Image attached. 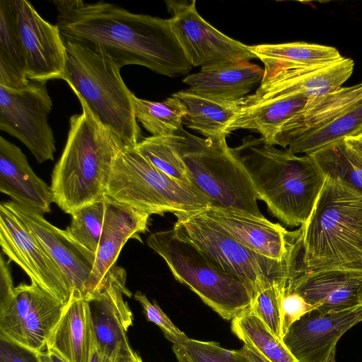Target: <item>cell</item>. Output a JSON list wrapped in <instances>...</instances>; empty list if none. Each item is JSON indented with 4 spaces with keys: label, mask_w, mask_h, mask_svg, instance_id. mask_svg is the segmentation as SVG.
Instances as JSON below:
<instances>
[{
    "label": "cell",
    "mask_w": 362,
    "mask_h": 362,
    "mask_svg": "<svg viewBox=\"0 0 362 362\" xmlns=\"http://www.w3.org/2000/svg\"><path fill=\"white\" fill-rule=\"evenodd\" d=\"M147 245L164 259L177 281L223 319L232 320L250 309L252 296L245 284L223 270L174 228L151 233Z\"/></svg>",
    "instance_id": "cell-7"
},
{
    "label": "cell",
    "mask_w": 362,
    "mask_h": 362,
    "mask_svg": "<svg viewBox=\"0 0 362 362\" xmlns=\"http://www.w3.org/2000/svg\"><path fill=\"white\" fill-rule=\"evenodd\" d=\"M344 141L362 160V132L346 137L344 139Z\"/></svg>",
    "instance_id": "cell-43"
},
{
    "label": "cell",
    "mask_w": 362,
    "mask_h": 362,
    "mask_svg": "<svg viewBox=\"0 0 362 362\" xmlns=\"http://www.w3.org/2000/svg\"><path fill=\"white\" fill-rule=\"evenodd\" d=\"M362 132V101L324 127L308 133L288 146L294 154H310L332 143Z\"/></svg>",
    "instance_id": "cell-31"
},
{
    "label": "cell",
    "mask_w": 362,
    "mask_h": 362,
    "mask_svg": "<svg viewBox=\"0 0 362 362\" xmlns=\"http://www.w3.org/2000/svg\"><path fill=\"white\" fill-rule=\"evenodd\" d=\"M0 191L13 202L41 214L51 211L49 187L30 167L25 155L14 144L0 136Z\"/></svg>",
    "instance_id": "cell-22"
},
{
    "label": "cell",
    "mask_w": 362,
    "mask_h": 362,
    "mask_svg": "<svg viewBox=\"0 0 362 362\" xmlns=\"http://www.w3.org/2000/svg\"><path fill=\"white\" fill-rule=\"evenodd\" d=\"M57 25L64 41L76 42L110 57L120 68L141 65L175 77L193 67L175 33L171 19L133 13L100 1H52Z\"/></svg>",
    "instance_id": "cell-1"
},
{
    "label": "cell",
    "mask_w": 362,
    "mask_h": 362,
    "mask_svg": "<svg viewBox=\"0 0 362 362\" xmlns=\"http://www.w3.org/2000/svg\"><path fill=\"white\" fill-rule=\"evenodd\" d=\"M177 233L236 277L254 296L274 281L288 279L297 266V257L279 262L262 256L222 232L197 212L175 213Z\"/></svg>",
    "instance_id": "cell-9"
},
{
    "label": "cell",
    "mask_w": 362,
    "mask_h": 362,
    "mask_svg": "<svg viewBox=\"0 0 362 362\" xmlns=\"http://www.w3.org/2000/svg\"><path fill=\"white\" fill-rule=\"evenodd\" d=\"M4 203L23 221L57 264L69 282L71 294L86 300L95 254L76 243L65 230L54 226L33 209L13 201Z\"/></svg>",
    "instance_id": "cell-16"
},
{
    "label": "cell",
    "mask_w": 362,
    "mask_h": 362,
    "mask_svg": "<svg viewBox=\"0 0 362 362\" xmlns=\"http://www.w3.org/2000/svg\"><path fill=\"white\" fill-rule=\"evenodd\" d=\"M0 362H42L39 352L0 337Z\"/></svg>",
    "instance_id": "cell-40"
},
{
    "label": "cell",
    "mask_w": 362,
    "mask_h": 362,
    "mask_svg": "<svg viewBox=\"0 0 362 362\" xmlns=\"http://www.w3.org/2000/svg\"><path fill=\"white\" fill-rule=\"evenodd\" d=\"M105 196L150 216L194 213L211 205L194 188L165 175L130 146L116 156Z\"/></svg>",
    "instance_id": "cell-8"
},
{
    "label": "cell",
    "mask_w": 362,
    "mask_h": 362,
    "mask_svg": "<svg viewBox=\"0 0 362 362\" xmlns=\"http://www.w3.org/2000/svg\"><path fill=\"white\" fill-rule=\"evenodd\" d=\"M308 98L294 94L262 100L245 106L228 125L226 132L251 129L259 132L264 141L274 146L283 127L305 107Z\"/></svg>",
    "instance_id": "cell-26"
},
{
    "label": "cell",
    "mask_w": 362,
    "mask_h": 362,
    "mask_svg": "<svg viewBox=\"0 0 362 362\" xmlns=\"http://www.w3.org/2000/svg\"><path fill=\"white\" fill-rule=\"evenodd\" d=\"M360 305L362 306V293L360 297Z\"/></svg>",
    "instance_id": "cell-48"
},
{
    "label": "cell",
    "mask_w": 362,
    "mask_h": 362,
    "mask_svg": "<svg viewBox=\"0 0 362 362\" xmlns=\"http://www.w3.org/2000/svg\"><path fill=\"white\" fill-rule=\"evenodd\" d=\"M109 357L100 352L95 346L93 350L88 362H115Z\"/></svg>",
    "instance_id": "cell-46"
},
{
    "label": "cell",
    "mask_w": 362,
    "mask_h": 362,
    "mask_svg": "<svg viewBox=\"0 0 362 362\" xmlns=\"http://www.w3.org/2000/svg\"><path fill=\"white\" fill-rule=\"evenodd\" d=\"M176 146L194 187L210 202L209 206L265 218L259 200L245 169L226 139L213 140L188 133H176Z\"/></svg>",
    "instance_id": "cell-6"
},
{
    "label": "cell",
    "mask_w": 362,
    "mask_h": 362,
    "mask_svg": "<svg viewBox=\"0 0 362 362\" xmlns=\"http://www.w3.org/2000/svg\"><path fill=\"white\" fill-rule=\"evenodd\" d=\"M64 306L37 284H21L9 297L0 300V337L43 351Z\"/></svg>",
    "instance_id": "cell-11"
},
{
    "label": "cell",
    "mask_w": 362,
    "mask_h": 362,
    "mask_svg": "<svg viewBox=\"0 0 362 362\" xmlns=\"http://www.w3.org/2000/svg\"><path fill=\"white\" fill-rule=\"evenodd\" d=\"M52 105L47 82L30 81L21 89L0 86V129L20 140L39 163L53 160L56 151L48 122Z\"/></svg>",
    "instance_id": "cell-10"
},
{
    "label": "cell",
    "mask_w": 362,
    "mask_h": 362,
    "mask_svg": "<svg viewBox=\"0 0 362 362\" xmlns=\"http://www.w3.org/2000/svg\"><path fill=\"white\" fill-rule=\"evenodd\" d=\"M115 362H143L140 356L134 350L120 354Z\"/></svg>",
    "instance_id": "cell-45"
},
{
    "label": "cell",
    "mask_w": 362,
    "mask_h": 362,
    "mask_svg": "<svg viewBox=\"0 0 362 362\" xmlns=\"http://www.w3.org/2000/svg\"><path fill=\"white\" fill-rule=\"evenodd\" d=\"M335 353H336V349L332 351L327 362H336L335 361Z\"/></svg>",
    "instance_id": "cell-47"
},
{
    "label": "cell",
    "mask_w": 362,
    "mask_h": 362,
    "mask_svg": "<svg viewBox=\"0 0 362 362\" xmlns=\"http://www.w3.org/2000/svg\"><path fill=\"white\" fill-rule=\"evenodd\" d=\"M0 245L8 262L17 264L32 283L65 305L72 289L67 279L23 221L0 204Z\"/></svg>",
    "instance_id": "cell-14"
},
{
    "label": "cell",
    "mask_w": 362,
    "mask_h": 362,
    "mask_svg": "<svg viewBox=\"0 0 362 362\" xmlns=\"http://www.w3.org/2000/svg\"><path fill=\"white\" fill-rule=\"evenodd\" d=\"M66 66L62 80L81 96L99 119L127 146L141 140L133 97L121 68L107 55L76 42L65 41Z\"/></svg>",
    "instance_id": "cell-5"
},
{
    "label": "cell",
    "mask_w": 362,
    "mask_h": 362,
    "mask_svg": "<svg viewBox=\"0 0 362 362\" xmlns=\"http://www.w3.org/2000/svg\"><path fill=\"white\" fill-rule=\"evenodd\" d=\"M125 283V270L116 267L104 290L88 300L95 346L115 361L120 354L133 350L127 336L133 315L123 298L131 297L132 293Z\"/></svg>",
    "instance_id": "cell-18"
},
{
    "label": "cell",
    "mask_w": 362,
    "mask_h": 362,
    "mask_svg": "<svg viewBox=\"0 0 362 362\" xmlns=\"http://www.w3.org/2000/svg\"><path fill=\"white\" fill-rule=\"evenodd\" d=\"M177 134L150 136L141 139L134 148L159 170L179 182L194 188L186 165L177 151Z\"/></svg>",
    "instance_id": "cell-34"
},
{
    "label": "cell",
    "mask_w": 362,
    "mask_h": 362,
    "mask_svg": "<svg viewBox=\"0 0 362 362\" xmlns=\"http://www.w3.org/2000/svg\"><path fill=\"white\" fill-rule=\"evenodd\" d=\"M250 310L264 322L274 335L282 340L279 300L274 281L256 293Z\"/></svg>",
    "instance_id": "cell-37"
},
{
    "label": "cell",
    "mask_w": 362,
    "mask_h": 362,
    "mask_svg": "<svg viewBox=\"0 0 362 362\" xmlns=\"http://www.w3.org/2000/svg\"><path fill=\"white\" fill-rule=\"evenodd\" d=\"M94 346L88 302L71 294L46 349L55 351L66 362H88Z\"/></svg>",
    "instance_id": "cell-25"
},
{
    "label": "cell",
    "mask_w": 362,
    "mask_h": 362,
    "mask_svg": "<svg viewBox=\"0 0 362 362\" xmlns=\"http://www.w3.org/2000/svg\"><path fill=\"white\" fill-rule=\"evenodd\" d=\"M14 286L8 265L3 252L0 255V300H3L9 297L13 292Z\"/></svg>",
    "instance_id": "cell-41"
},
{
    "label": "cell",
    "mask_w": 362,
    "mask_h": 362,
    "mask_svg": "<svg viewBox=\"0 0 362 362\" xmlns=\"http://www.w3.org/2000/svg\"><path fill=\"white\" fill-rule=\"evenodd\" d=\"M231 331L244 344L269 362H300L283 341L248 310L231 320Z\"/></svg>",
    "instance_id": "cell-30"
},
{
    "label": "cell",
    "mask_w": 362,
    "mask_h": 362,
    "mask_svg": "<svg viewBox=\"0 0 362 362\" xmlns=\"http://www.w3.org/2000/svg\"><path fill=\"white\" fill-rule=\"evenodd\" d=\"M233 353L246 362H269L258 352L243 344L238 350H232Z\"/></svg>",
    "instance_id": "cell-42"
},
{
    "label": "cell",
    "mask_w": 362,
    "mask_h": 362,
    "mask_svg": "<svg viewBox=\"0 0 362 362\" xmlns=\"http://www.w3.org/2000/svg\"><path fill=\"white\" fill-rule=\"evenodd\" d=\"M361 321V305L339 311L314 308L290 327L282 341L300 362H327L341 336Z\"/></svg>",
    "instance_id": "cell-17"
},
{
    "label": "cell",
    "mask_w": 362,
    "mask_h": 362,
    "mask_svg": "<svg viewBox=\"0 0 362 362\" xmlns=\"http://www.w3.org/2000/svg\"><path fill=\"white\" fill-rule=\"evenodd\" d=\"M288 288L299 293L315 308L339 311L360 305L362 268L296 269Z\"/></svg>",
    "instance_id": "cell-21"
},
{
    "label": "cell",
    "mask_w": 362,
    "mask_h": 362,
    "mask_svg": "<svg viewBox=\"0 0 362 362\" xmlns=\"http://www.w3.org/2000/svg\"><path fill=\"white\" fill-rule=\"evenodd\" d=\"M105 212L104 197L71 214L70 225L65 230L74 240L95 254L103 226Z\"/></svg>",
    "instance_id": "cell-35"
},
{
    "label": "cell",
    "mask_w": 362,
    "mask_h": 362,
    "mask_svg": "<svg viewBox=\"0 0 362 362\" xmlns=\"http://www.w3.org/2000/svg\"><path fill=\"white\" fill-rule=\"evenodd\" d=\"M264 69L249 62L202 67L187 76L183 82L190 91L221 100H237L245 97L252 88L261 83Z\"/></svg>",
    "instance_id": "cell-23"
},
{
    "label": "cell",
    "mask_w": 362,
    "mask_h": 362,
    "mask_svg": "<svg viewBox=\"0 0 362 362\" xmlns=\"http://www.w3.org/2000/svg\"><path fill=\"white\" fill-rule=\"evenodd\" d=\"M178 362H246L216 341L187 338L182 343L173 344Z\"/></svg>",
    "instance_id": "cell-36"
},
{
    "label": "cell",
    "mask_w": 362,
    "mask_h": 362,
    "mask_svg": "<svg viewBox=\"0 0 362 362\" xmlns=\"http://www.w3.org/2000/svg\"><path fill=\"white\" fill-rule=\"evenodd\" d=\"M308 155L325 176L337 177L362 192V160L346 145L344 139Z\"/></svg>",
    "instance_id": "cell-33"
},
{
    "label": "cell",
    "mask_w": 362,
    "mask_h": 362,
    "mask_svg": "<svg viewBox=\"0 0 362 362\" xmlns=\"http://www.w3.org/2000/svg\"><path fill=\"white\" fill-rule=\"evenodd\" d=\"M354 66L351 58L343 57L327 64L283 69L264 75L255 93L244 98L245 106L294 94L315 99L341 88L351 76Z\"/></svg>",
    "instance_id": "cell-19"
},
{
    "label": "cell",
    "mask_w": 362,
    "mask_h": 362,
    "mask_svg": "<svg viewBox=\"0 0 362 362\" xmlns=\"http://www.w3.org/2000/svg\"><path fill=\"white\" fill-rule=\"evenodd\" d=\"M30 80L16 29L6 0L0 1V86L25 87Z\"/></svg>",
    "instance_id": "cell-29"
},
{
    "label": "cell",
    "mask_w": 362,
    "mask_h": 362,
    "mask_svg": "<svg viewBox=\"0 0 362 362\" xmlns=\"http://www.w3.org/2000/svg\"><path fill=\"white\" fill-rule=\"evenodd\" d=\"M250 48L264 64V76L283 69L327 64L343 57L334 47L303 42L262 44Z\"/></svg>",
    "instance_id": "cell-28"
},
{
    "label": "cell",
    "mask_w": 362,
    "mask_h": 362,
    "mask_svg": "<svg viewBox=\"0 0 362 362\" xmlns=\"http://www.w3.org/2000/svg\"><path fill=\"white\" fill-rule=\"evenodd\" d=\"M232 149L270 213L288 226L303 225L325 180L312 158L279 149L252 136Z\"/></svg>",
    "instance_id": "cell-3"
},
{
    "label": "cell",
    "mask_w": 362,
    "mask_h": 362,
    "mask_svg": "<svg viewBox=\"0 0 362 362\" xmlns=\"http://www.w3.org/2000/svg\"><path fill=\"white\" fill-rule=\"evenodd\" d=\"M133 103L137 122L152 136L175 134L182 127L187 110L174 95L161 102L141 99L134 95Z\"/></svg>",
    "instance_id": "cell-32"
},
{
    "label": "cell",
    "mask_w": 362,
    "mask_h": 362,
    "mask_svg": "<svg viewBox=\"0 0 362 362\" xmlns=\"http://www.w3.org/2000/svg\"><path fill=\"white\" fill-rule=\"evenodd\" d=\"M276 291L279 300L281 334L283 339L294 322L315 308L299 293L288 288Z\"/></svg>",
    "instance_id": "cell-38"
},
{
    "label": "cell",
    "mask_w": 362,
    "mask_h": 362,
    "mask_svg": "<svg viewBox=\"0 0 362 362\" xmlns=\"http://www.w3.org/2000/svg\"><path fill=\"white\" fill-rule=\"evenodd\" d=\"M81 114L72 115L62 155L52 174L53 202L66 214L103 199L113 162L127 146L76 95Z\"/></svg>",
    "instance_id": "cell-2"
},
{
    "label": "cell",
    "mask_w": 362,
    "mask_h": 362,
    "mask_svg": "<svg viewBox=\"0 0 362 362\" xmlns=\"http://www.w3.org/2000/svg\"><path fill=\"white\" fill-rule=\"evenodd\" d=\"M103 226L87 288L89 300L107 286L121 250L130 238L148 230L150 215L137 211L105 196Z\"/></svg>",
    "instance_id": "cell-20"
},
{
    "label": "cell",
    "mask_w": 362,
    "mask_h": 362,
    "mask_svg": "<svg viewBox=\"0 0 362 362\" xmlns=\"http://www.w3.org/2000/svg\"><path fill=\"white\" fill-rule=\"evenodd\" d=\"M23 54L30 81L62 79L66 43L57 24L45 21L26 0H6Z\"/></svg>",
    "instance_id": "cell-13"
},
{
    "label": "cell",
    "mask_w": 362,
    "mask_h": 362,
    "mask_svg": "<svg viewBox=\"0 0 362 362\" xmlns=\"http://www.w3.org/2000/svg\"><path fill=\"white\" fill-rule=\"evenodd\" d=\"M301 229L299 270L362 268V192L325 175Z\"/></svg>",
    "instance_id": "cell-4"
},
{
    "label": "cell",
    "mask_w": 362,
    "mask_h": 362,
    "mask_svg": "<svg viewBox=\"0 0 362 362\" xmlns=\"http://www.w3.org/2000/svg\"><path fill=\"white\" fill-rule=\"evenodd\" d=\"M361 101L362 82L308 100L302 111L283 127L274 146L287 148L293 141L324 127Z\"/></svg>",
    "instance_id": "cell-24"
},
{
    "label": "cell",
    "mask_w": 362,
    "mask_h": 362,
    "mask_svg": "<svg viewBox=\"0 0 362 362\" xmlns=\"http://www.w3.org/2000/svg\"><path fill=\"white\" fill-rule=\"evenodd\" d=\"M39 356L42 362H66L55 351L46 349L39 352Z\"/></svg>",
    "instance_id": "cell-44"
},
{
    "label": "cell",
    "mask_w": 362,
    "mask_h": 362,
    "mask_svg": "<svg viewBox=\"0 0 362 362\" xmlns=\"http://www.w3.org/2000/svg\"><path fill=\"white\" fill-rule=\"evenodd\" d=\"M134 298L142 306L146 319L158 326L168 340L173 344H180L188 338L185 332L174 325L156 301L151 302L139 291L134 294Z\"/></svg>",
    "instance_id": "cell-39"
},
{
    "label": "cell",
    "mask_w": 362,
    "mask_h": 362,
    "mask_svg": "<svg viewBox=\"0 0 362 362\" xmlns=\"http://www.w3.org/2000/svg\"><path fill=\"white\" fill-rule=\"evenodd\" d=\"M173 95L186 108L184 124L213 140L226 139L228 125L245 106V97L237 100H221L202 96L189 90Z\"/></svg>",
    "instance_id": "cell-27"
},
{
    "label": "cell",
    "mask_w": 362,
    "mask_h": 362,
    "mask_svg": "<svg viewBox=\"0 0 362 362\" xmlns=\"http://www.w3.org/2000/svg\"><path fill=\"white\" fill-rule=\"evenodd\" d=\"M197 212L222 232L267 258L284 262L300 253V228L289 231L266 218L211 206Z\"/></svg>",
    "instance_id": "cell-15"
},
{
    "label": "cell",
    "mask_w": 362,
    "mask_h": 362,
    "mask_svg": "<svg viewBox=\"0 0 362 362\" xmlns=\"http://www.w3.org/2000/svg\"><path fill=\"white\" fill-rule=\"evenodd\" d=\"M174 33L192 66L249 62L250 46L218 30L197 12L196 1H166Z\"/></svg>",
    "instance_id": "cell-12"
}]
</instances>
